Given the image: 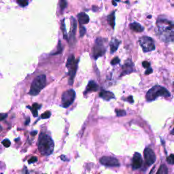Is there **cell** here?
Listing matches in <instances>:
<instances>
[{
    "label": "cell",
    "mask_w": 174,
    "mask_h": 174,
    "mask_svg": "<svg viewBox=\"0 0 174 174\" xmlns=\"http://www.w3.org/2000/svg\"><path fill=\"white\" fill-rule=\"evenodd\" d=\"M158 36L165 42H172L174 40V23L165 19H159L156 21Z\"/></svg>",
    "instance_id": "6da1fadb"
},
{
    "label": "cell",
    "mask_w": 174,
    "mask_h": 174,
    "mask_svg": "<svg viewBox=\"0 0 174 174\" xmlns=\"http://www.w3.org/2000/svg\"><path fill=\"white\" fill-rule=\"evenodd\" d=\"M54 147V142L49 135L44 133H41L38 140H37V148L41 155L44 156H49L52 154Z\"/></svg>",
    "instance_id": "7a4b0ae2"
},
{
    "label": "cell",
    "mask_w": 174,
    "mask_h": 174,
    "mask_svg": "<svg viewBox=\"0 0 174 174\" xmlns=\"http://www.w3.org/2000/svg\"><path fill=\"white\" fill-rule=\"evenodd\" d=\"M170 96L171 94L167 88L159 85H156L147 92L146 98L148 101H152L156 100L159 97H169Z\"/></svg>",
    "instance_id": "3957f363"
},
{
    "label": "cell",
    "mask_w": 174,
    "mask_h": 174,
    "mask_svg": "<svg viewBox=\"0 0 174 174\" xmlns=\"http://www.w3.org/2000/svg\"><path fill=\"white\" fill-rule=\"evenodd\" d=\"M46 81L45 75H40L37 76L33 81L29 94L32 96H36L38 95L40 91L43 89V88L45 87Z\"/></svg>",
    "instance_id": "277c9868"
},
{
    "label": "cell",
    "mask_w": 174,
    "mask_h": 174,
    "mask_svg": "<svg viewBox=\"0 0 174 174\" xmlns=\"http://www.w3.org/2000/svg\"><path fill=\"white\" fill-rule=\"evenodd\" d=\"M78 61H79V60L75 59V57L74 54L70 55L67 61L66 67L68 68V70H69V84L70 85H72L74 83V77L76 76V73L78 69Z\"/></svg>",
    "instance_id": "5b68a950"
},
{
    "label": "cell",
    "mask_w": 174,
    "mask_h": 174,
    "mask_svg": "<svg viewBox=\"0 0 174 174\" xmlns=\"http://www.w3.org/2000/svg\"><path fill=\"white\" fill-rule=\"evenodd\" d=\"M106 51V47L105 46L104 40L98 37L95 40V45L93 49V54L95 59H98L99 57L104 55V54Z\"/></svg>",
    "instance_id": "8992f818"
},
{
    "label": "cell",
    "mask_w": 174,
    "mask_h": 174,
    "mask_svg": "<svg viewBox=\"0 0 174 174\" xmlns=\"http://www.w3.org/2000/svg\"><path fill=\"white\" fill-rule=\"evenodd\" d=\"M139 44L144 53L151 52L155 50V44L151 37L148 36H143L139 40Z\"/></svg>",
    "instance_id": "52a82bcc"
},
{
    "label": "cell",
    "mask_w": 174,
    "mask_h": 174,
    "mask_svg": "<svg viewBox=\"0 0 174 174\" xmlns=\"http://www.w3.org/2000/svg\"><path fill=\"white\" fill-rule=\"evenodd\" d=\"M76 98V93L73 89H70L65 91L62 95L61 104L63 108H68L73 104Z\"/></svg>",
    "instance_id": "ba28073f"
},
{
    "label": "cell",
    "mask_w": 174,
    "mask_h": 174,
    "mask_svg": "<svg viewBox=\"0 0 174 174\" xmlns=\"http://www.w3.org/2000/svg\"><path fill=\"white\" fill-rule=\"evenodd\" d=\"M100 163L101 165L107 167H119L120 163L118 160L112 156H103L100 159Z\"/></svg>",
    "instance_id": "9c48e42d"
},
{
    "label": "cell",
    "mask_w": 174,
    "mask_h": 174,
    "mask_svg": "<svg viewBox=\"0 0 174 174\" xmlns=\"http://www.w3.org/2000/svg\"><path fill=\"white\" fill-rule=\"evenodd\" d=\"M144 158L146 165L148 166L152 165L156 161V155L154 151L151 148H146L144 152Z\"/></svg>",
    "instance_id": "30bf717a"
},
{
    "label": "cell",
    "mask_w": 174,
    "mask_h": 174,
    "mask_svg": "<svg viewBox=\"0 0 174 174\" xmlns=\"http://www.w3.org/2000/svg\"><path fill=\"white\" fill-rule=\"evenodd\" d=\"M142 165H143V160L141 155L139 154V152H135L131 163L132 169L134 170L142 168Z\"/></svg>",
    "instance_id": "8fae6325"
},
{
    "label": "cell",
    "mask_w": 174,
    "mask_h": 174,
    "mask_svg": "<svg viewBox=\"0 0 174 174\" xmlns=\"http://www.w3.org/2000/svg\"><path fill=\"white\" fill-rule=\"evenodd\" d=\"M134 64L132 62L131 59H127L125 62V64L122 66V71L121 73V76H125V75L130 74L134 71Z\"/></svg>",
    "instance_id": "7c38bea8"
},
{
    "label": "cell",
    "mask_w": 174,
    "mask_h": 174,
    "mask_svg": "<svg viewBox=\"0 0 174 174\" xmlns=\"http://www.w3.org/2000/svg\"><path fill=\"white\" fill-rule=\"evenodd\" d=\"M99 89V86L97 85V84L95 83V81L91 80L89 83H88V85L86 88V91H84V94L87 95V93H91V92H95L97 91Z\"/></svg>",
    "instance_id": "4fadbf2b"
},
{
    "label": "cell",
    "mask_w": 174,
    "mask_h": 174,
    "mask_svg": "<svg viewBox=\"0 0 174 174\" xmlns=\"http://www.w3.org/2000/svg\"><path fill=\"white\" fill-rule=\"evenodd\" d=\"M76 27H77L76 20L74 18H73V17H71V29L70 36V40L71 42H74L75 40V35H76Z\"/></svg>",
    "instance_id": "5bb4252c"
},
{
    "label": "cell",
    "mask_w": 174,
    "mask_h": 174,
    "mask_svg": "<svg viewBox=\"0 0 174 174\" xmlns=\"http://www.w3.org/2000/svg\"><path fill=\"white\" fill-rule=\"evenodd\" d=\"M100 97L105 101H110L112 99H114L115 96L113 93L110 91L102 90L100 93Z\"/></svg>",
    "instance_id": "9a60e30c"
},
{
    "label": "cell",
    "mask_w": 174,
    "mask_h": 174,
    "mask_svg": "<svg viewBox=\"0 0 174 174\" xmlns=\"http://www.w3.org/2000/svg\"><path fill=\"white\" fill-rule=\"evenodd\" d=\"M78 22L80 25H85L89 22V17L84 12H80L78 15Z\"/></svg>",
    "instance_id": "2e32d148"
},
{
    "label": "cell",
    "mask_w": 174,
    "mask_h": 174,
    "mask_svg": "<svg viewBox=\"0 0 174 174\" xmlns=\"http://www.w3.org/2000/svg\"><path fill=\"white\" fill-rule=\"evenodd\" d=\"M120 44H121L120 41L117 39H113L111 41L110 44L111 53H114L117 50L119 45H120Z\"/></svg>",
    "instance_id": "e0dca14e"
},
{
    "label": "cell",
    "mask_w": 174,
    "mask_h": 174,
    "mask_svg": "<svg viewBox=\"0 0 174 174\" xmlns=\"http://www.w3.org/2000/svg\"><path fill=\"white\" fill-rule=\"evenodd\" d=\"M130 28L131 30L134 31L135 32H142L144 30V28L140 24L138 23H132L130 24Z\"/></svg>",
    "instance_id": "ac0fdd59"
},
{
    "label": "cell",
    "mask_w": 174,
    "mask_h": 174,
    "mask_svg": "<svg viewBox=\"0 0 174 174\" xmlns=\"http://www.w3.org/2000/svg\"><path fill=\"white\" fill-rule=\"evenodd\" d=\"M29 109H30L31 111H32L33 116L34 117H37V111H38L39 109L41 108V105H39L38 104H33L32 107H29L27 106Z\"/></svg>",
    "instance_id": "d6986e66"
},
{
    "label": "cell",
    "mask_w": 174,
    "mask_h": 174,
    "mask_svg": "<svg viewBox=\"0 0 174 174\" xmlns=\"http://www.w3.org/2000/svg\"><path fill=\"white\" fill-rule=\"evenodd\" d=\"M108 21L112 28L114 29L115 27V12H112L108 16Z\"/></svg>",
    "instance_id": "ffe728a7"
},
{
    "label": "cell",
    "mask_w": 174,
    "mask_h": 174,
    "mask_svg": "<svg viewBox=\"0 0 174 174\" xmlns=\"http://www.w3.org/2000/svg\"><path fill=\"white\" fill-rule=\"evenodd\" d=\"M156 174H168V169L165 165H162L160 167L158 172Z\"/></svg>",
    "instance_id": "44dd1931"
},
{
    "label": "cell",
    "mask_w": 174,
    "mask_h": 174,
    "mask_svg": "<svg viewBox=\"0 0 174 174\" xmlns=\"http://www.w3.org/2000/svg\"><path fill=\"white\" fill-rule=\"evenodd\" d=\"M62 32H63V37H64V39H66V40H68V37H67V32H66V25H65L64 20H63V21H62Z\"/></svg>",
    "instance_id": "7402d4cb"
},
{
    "label": "cell",
    "mask_w": 174,
    "mask_h": 174,
    "mask_svg": "<svg viewBox=\"0 0 174 174\" xmlns=\"http://www.w3.org/2000/svg\"><path fill=\"white\" fill-rule=\"evenodd\" d=\"M116 114H117V117H124L126 115V112L123 110H115Z\"/></svg>",
    "instance_id": "603a6c76"
},
{
    "label": "cell",
    "mask_w": 174,
    "mask_h": 174,
    "mask_svg": "<svg viewBox=\"0 0 174 174\" xmlns=\"http://www.w3.org/2000/svg\"><path fill=\"white\" fill-rule=\"evenodd\" d=\"M167 162H168L169 164L174 165V154L169 155L168 157L167 158Z\"/></svg>",
    "instance_id": "cb8c5ba5"
},
{
    "label": "cell",
    "mask_w": 174,
    "mask_h": 174,
    "mask_svg": "<svg viewBox=\"0 0 174 174\" xmlns=\"http://www.w3.org/2000/svg\"><path fill=\"white\" fill-rule=\"evenodd\" d=\"M28 1L29 0H18L17 2H18V3L20 6L25 7L28 5Z\"/></svg>",
    "instance_id": "d4e9b609"
},
{
    "label": "cell",
    "mask_w": 174,
    "mask_h": 174,
    "mask_svg": "<svg viewBox=\"0 0 174 174\" xmlns=\"http://www.w3.org/2000/svg\"><path fill=\"white\" fill-rule=\"evenodd\" d=\"M50 115H51L50 112L46 111V112H44V114H42V115H41V118H42V119L49 118L50 117Z\"/></svg>",
    "instance_id": "484cf974"
},
{
    "label": "cell",
    "mask_w": 174,
    "mask_h": 174,
    "mask_svg": "<svg viewBox=\"0 0 174 174\" xmlns=\"http://www.w3.org/2000/svg\"><path fill=\"white\" fill-rule=\"evenodd\" d=\"M2 144L5 146L6 148H8L11 145V142H10V140L8 139H3V142H2Z\"/></svg>",
    "instance_id": "4316f807"
},
{
    "label": "cell",
    "mask_w": 174,
    "mask_h": 174,
    "mask_svg": "<svg viewBox=\"0 0 174 174\" xmlns=\"http://www.w3.org/2000/svg\"><path fill=\"white\" fill-rule=\"evenodd\" d=\"M67 7V2L66 0H60V8L61 10H63Z\"/></svg>",
    "instance_id": "83f0119b"
},
{
    "label": "cell",
    "mask_w": 174,
    "mask_h": 174,
    "mask_svg": "<svg viewBox=\"0 0 174 174\" xmlns=\"http://www.w3.org/2000/svg\"><path fill=\"white\" fill-rule=\"evenodd\" d=\"M120 63V59H119L118 57H114L113 59L111 61V64L112 65V66H115V65H117L118 63Z\"/></svg>",
    "instance_id": "f1b7e54d"
},
{
    "label": "cell",
    "mask_w": 174,
    "mask_h": 174,
    "mask_svg": "<svg viewBox=\"0 0 174 174\" xmlns=\"http://www.w3.org/2000/svg\"><path fill=\"white\" fill-rule=\"evenodd\" d=\"M85 33H86V28H85V27H83V26H81L80 29V37H83Z\"/></svg>",
    "instance_id": "f546056e"
},
{
    "label": "cell",
    "mask_w": 174,
    "mask_h": 174,
    "mask_svg": "<svg viewBox=\"0 0 174 174\" xmlns=\"http://www.w3.org/2000/svg\"><path fill=\"white\" fill-rule=\"evenodd\" d=\"M37 161V159L36 157V156H33V157L31 158L30 159H29L28 163L29 164H32V163H34Z\"/></svg>",
    "instance_id": "4dcf8cb0"
},
{
    "label": "cell",
    "mask_w": 174,
    "mask_h": 174,
    "mask_svg": "<svg viewBox=\"0 0 174 174\" xmlns=\"http://www.w3.org/2000/svg\"><path fill=\"white\" fill-rule=\"evenodd\" d=\"M142 66L145 68H147L148 69V68L151 67V63L148 62V61H144V62L142 63Z\"/></svg>",
    "instance_id": "1f68e13d"
},
{
    "label": "cell",
    "mask_w": 174,
    "mask_h": 174,
    "mask_svg": "<svg viewBox=\"0 0 174 174\" xmlns=\"http://www.w3.org/2000/svg\"><path fill=\"white\" fill-rule=\"evenodd\" d=\"M8 117L7 114H0V121H2Z\"/></svg>",
    "instance_id": "d6a6232c"
},
{
    "label": "cell",
    "mask_w": 174,
    "mask_h": 174,
    "mask_svg": "<svg viewBox=\"0 0 174 174\" xmlns=\"http://www.w3.org/2000/svg\"><path fill=\"white\" fill-rule=\"evenodd\" d=\"M152 71H153V70H152V68L149 67V68H148L147 70L146 71V75H148V74H152Z\"/></svg>",
    "instance_id": "836d02e7"
},
{
    "label": "cell",
    "mask_w": 174,
    "mask_h": 174,
    "mask_svg": "<svg viewBox=\"0 0 174 174\" xmlns=\"http://www.w3.org/2000/svg\"><path fill=\"white\" fill-rule=\"evenodd\" d=\"M66 158L67 157L65 155H61V159L62 160V161H68V159H66Z\"/></svg>",
    "instance_id": "e575fe53"
},
{
    "label": "cell",
    "mask_w": 174,
    "mask_h": 174,
    "mask_svg": "<svg viewBox=\"0 0 174 174\" xmlns=\"http://www.w3.org/2000/svg\"><path fill=\"white\" fill-rule=\"evenodd\" d=\"M127 100V101L130 102V103H131V104L134 103V99H133V97H132V96L129 97Z\"/></svg>",
    "instance_id": "d590c367"
},
{
    "label": "cell",
    "mask_w": 174,
    "mask_h": 174,
    "mask_svg": "<svg viewBox=\"0 0 174 174\" xmlns=\"http://www.w3.org/2000/svg\"><path fill=\"white\" fill-rule=\"evenodd\" d=\"M37 134V132L36 131H34V132H32V133H31V135H32L33 136V135H36Z\"/></svg>",
    "instance_id": "8d00e7d4"
},
{
    "label": "cell",
    "mask_w": 174,
    "mask_h": 174,
    "mask_svg": "<svg viewBox=\"0 0 174 174\" xmlns=\"http://www.w3.org/2000/svg\"><path fill=\"white\" fill-rule=\"evenodd\" d=\"M29 121H30V118H28V120H27L26 122H25V125H29Z\"/></svg>",
    "instance_id": "74e56055"
},
{
    "label": "cell",
    "mask_w": 174,
    "mask_h": 174,
    "mask_svg": "<svg viewBox=\"0 0 174 174\" xmlns=\"http://www.w3.org/2000/svg\"><path fill=\"white\" fill-rule=\"evenodd\" d=\"M112 4H113L114 6H116L117 5V3H116V2H115L114 0H113V1H112Z\"/></svg>",
    "instance_id": "f35d334b"
},
{
    "label": "cell",
    "mask_w": 174,
    "mask_h": 174,
    "mask_svg": "<svg viewBox=\"0 0 174 174\" xmlns=\"http://www.w3.org/2000/svg\"><path fill=\"white\" fill-rule=\"evenodd\" d=\"M171 134H172V135H174V128L173 129V130L172 131V133H171Z\"/></svg>",
    "instance_id": "ab89813d"
},
{
    "label": "cell",
    "mask_w": 174,
    "mask_h": 174,
    "mask_svg": "<svg viewBox=\"0 0 174 174\" xmlns=\"http://www.w3.org/2000/svg\"><path fill=\"white\" fill-rule=\"evenodd\" d=\"M114 1H116V2H120L121 0H114Z\"/></svg>",
    "instance_id": "60d3db41"
},
{
    "label": "cell",
    "mask_w": 174,
    "mask_h": 174,
    "mask_svg": "<svg viewBox=\"0 0 174 174\" xmlns=\"http://www.w3.org/2000/svg\"><path fill=\"white\" fill-rule=\"evenodd\" d=\"M0 174H3V173H0Z\"/></svg>",
    "instance_id": "b9f144b4"
}]
</instances>
